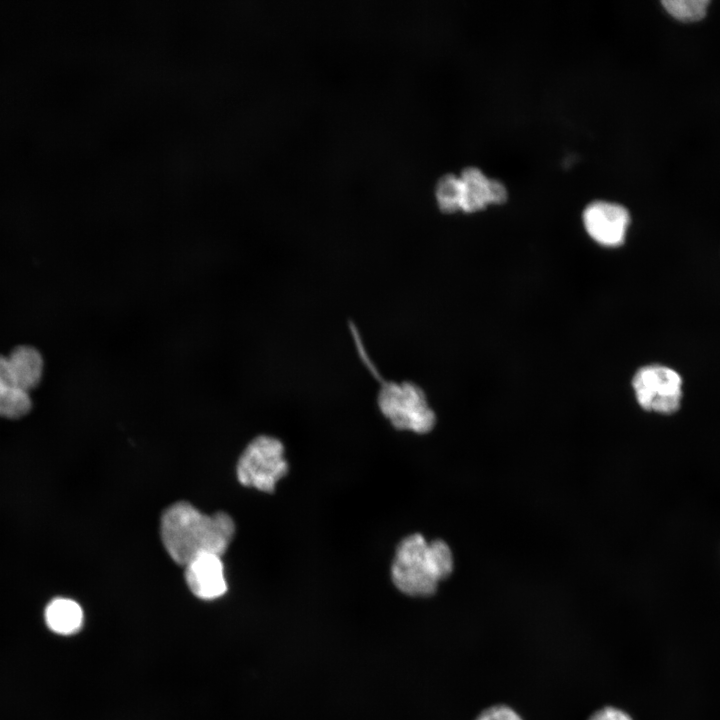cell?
Segmentation results:
<instances>
[{
	"instance_id": "6da1fadb",
	"label": "cell",
	"mask_w": 720,
	"mask_h": 720,
	"mask_svg": "<svg viewBox=\"0 0 720 720\" xmlns=\"http://www.w3.org/2000/svg\"><path fill=\"white\" fill-rule=\"evenodd\" d=\"M235 524L225 512L207 515L188 502H177L161 517V539L174 562L185 566L202 554L222 556L233 539Z\"/></svg>"
},
{
	"instance_id": "7a4b0ae2",
	"label": "cell",
	"mask_w": 720,
	"mask_h": 720,
	"mask_svg": "<svg viewBox=\"0 0 720 720\" xmlns=\"http://www.w3.org/2000/svg\"><path fill=\"white\" fill-rule=\"evenodd\" d=\"M454 568L453 554L446 542H428L414 533L398 544L391 565V579L395 587L411 597L433 595L441 581Z\"/></svg>"
},
{
	"instance_id": "3957f363",
	"label": "cell",
	"mask_w": 720,
	"mask_h": 720,
	"mask_svg": "<svg viewBox=\"0 0 720 720\" xmlns=\"http://www.w3.org/2000/svg\"><path fill=\"white\" fill-rule=\"evenodd\" d=\"M377 404L381 413L398 430L425 434L436 424L435 412L424 390L413 382L383 383L378 392Z\"/></svg>"
},
{
	"instance_id": "277c9868",
	"label": "cell",
	"mask_w": 720,
	"mask_h": 720,
	"mask_svg": "<svg viewBox=\"0 0 720 720\" xmlns=\"http://www.w3.org/2000/svg\"><path fill=\"white\" fill-rule=\"evenodd\" d=\"M288 472L284 445L272 436L254 438L242 452L236 467L238 481L246 487L272 493Z\"/></svg>"
},
{
	"instance_id": "5b68a950",
	"label": "cell",
	"mask_w": 720,
	"mask_h": 720,
	"mask_svg": "<svg viewBox=\"0 0 720 720\" xmlns=\"http://www.w3.org/2000/svg\"><path fill=\"white\" fill-rule=\"evenodd\" d=\"M682 378L674 369L651 364L638 369L632 387L639 405L660 414H672L680 407Z\"/></svg>"
},
{
	"instance_id": "8992f818",
	"label": "cell",
	"mask_w": 720,
	"mask_h": 720,
	"mask_svg": "<svg viewBox=\"0 0 720 720\" xmlns=\"http://www.w3.org/2000/svg\"><path fill=\"white\" fill-rule=\"evenodd\" d=\"M582 217L586 232L599 245L615 248L625 242L630 214L624 206L594 201L586 206Z\"/></svg>"
},
{
	"instance_id": "52a82bcc",
	"label": "cell",
	"mask_w": 720,
	"mask_h": 720,
	"mask_svg": "<svg viewBox=\"0 0 720 720\" xmlns=\"http://www.w3.org/2000/svg\"><path fill=\"white\" fill-rule=\"evenodd\" d=\"M460 178V210L473 213L491 204H502L507 200L505 185L488 178L479 168H464Z\"/></svg>"
},
{
	"instance_id": "ba28073f",
	"label": "cell",
	"mask_w": 720,
	"mask_h": 720,
	"mask_svg": "<svg viewBox=\"0 0 720 720\" xmlns=\"http://www.w3.org/2000/svg\"><path fill=\"white\" fill-rule=\"evenodd\" d=\"M185 580L191 592L200 599H216L227 591L221 556L216 554H202L186 564Z\"/></svg>"
},
{
	"instance_id": "9c48e42d",
	"label": "cell",
	"mask_w": 720,
	"mask_h": 720,
	"mask_svg": "<svg viewBox=\"0 0 720 720\" xmlns=\"http://www.w3.org/2000/svg\"><path fill=\"white\" fill-rule=\"evenodd\" d=\"M12 378L16 385L29 392L42 377L43 359L40 352L31 346H19L7 357Z\"/></svg>"
},
{
	"instance_id": "30bf717a",
	"label": "cell",
	"mask_w": 720,
	"mask_h": 720,
	"mask_svg": "<svg viewBox=\"0 0 720 720\" xmlns=\"http://www.w3.org/2000/svg\"><path fill=\"white\" fill-rule=\"evenodd\" d=\"M31 409L29 392L16 385L7 357L0 355V416L16 419Z\"/></svg>"
},
{
	"instance_id": "8fae6325",
	"label": "cell",
	"mask_w": 720,
	"mask_h": 720,
	"mask_svg": "<svg viewBox=\"0 0 720 720\" xmlns=\"http://www.w3.org/2000/svg\"><path fill=\"white\" fill-rule=\"evenodd\" d=\"M45 621L53 632L71 635L80 630L83 624V611L74 600L55 598L45 609Z\"/></svg>"
},
{
	"instance_id": "7c38bea8",
	"label": "cell",
	"mask_w": 720,
	"mask_h": 720,
	"mask_svg": "<svg viewBox=\"0 0 720 720\" xmlns=\"http://www.w3.org/2000/svg\"><path fill=\"white\" fill-rule=\"evenodd\" d=\"M460 178L454 174H445L439 178L435 187V196L439 208L446 213L460 210Z\"/></svg>"
},
{
	"instance_id": "4fadbf2b",
	"label": "cell",
	"mask_w": 720,
	"mask_h": 720,
	"mask_svg": "<svg viewBox=\"0 0 720 720\" xmlns=\"http://www.w3.org/2000/svg\"><path fill=\"white\" fill-rule=\"evenodd\" d=\"M665 10L675 19L683 22H694L702 19L710 2L708 0H665Z\"/></svg>"
},
{
	"instance_id": "5bb4252c",
	"label": "cell",
	"mask_w": 720,
	"mask_h": 720,
	"mask_svg": "<svg viewBox=\"0 0 720 720\" xmlns=\"http://www.w3.org/2000/svg\"><path fill=\"white\" fill-rule=\"evenodd\" d=\"M474 720H523L510 706L499 704L484 709Z\"/></svg>"
},
{
	"instance_id": "9a60e30c",
	"label": "cell",
	"mask_w": 720,
	"mask_h": 720,
	"mask_svg": "<svg viewBox=\"0 0 720 720\" xmlns=\"http://www.w3.org/2000/svg\"><path fill=\"white\" fill-rule=\"evenodd\" d=\"M588 720H633L632 717L624 710L614 707L605 706L596 710Z\"/></svg>"
}]
</instances>
